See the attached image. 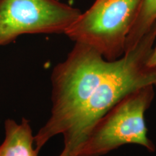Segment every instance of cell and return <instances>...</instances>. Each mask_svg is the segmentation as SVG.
<instances>
[{
  "label": "cell",
  "instance_id": "6da1fadb",
  "mask_svg": "<svg viewBox=\"0 0 156 156\" xmlns=\"http://www.w3.org/2000/svg\"><path fill=\"white\" fill-rule=\"evenodd\" d=\"M155 39L156 23L133 49L113 61L108 73L62 134L64 148L58 156H77L93 126L124 95L144 85L156 86V68L147 65Z\"/></svg>",
  "mask_w": 156,
  "mask_h": 156
},
{
  "label": "cell",
  "instance_id": "7a4b0ae2",
  "mask_svg": "<svg viewBox=\"0 0 156 156\" xmlns=\"http://www.w3.org/2000/svg\"><path fill=\"white\" fill-rule=\"evenodd\" d=\"M112 63L94 48L75 43L67 58L55 66L51 76V116L34 136L38 153L50 139L67 131Z\"/></svg>",
  "mask_w": 156,
  "mask_h": 156
},
{
  "label": "cell",
  "instance_id": "3957f363",
  "mask_svg": "<svg viewBox=\"0 0 156 156\" xmlns=\"http://www.w3.org/2000/svg\"><path fill=\"white\" fill-rule=\"evenodd\" d=\"M154 96L153 85H144L124 95L93 126L77 156H102L128 144L155 152L145 121Z\"/></svg>",
  "mask_w": 156,
  "mask_h": 156
},
{
  "label": "cell",
  "instance_id": "277c9868",
  "mask_svg": "<svg viewBox=\"0 0 156 156\" xmlns=\"http://www.w3.org/2000/svg\"><path fill=\"white\" fill-rule=\"evenodd\" d=\"M140 3L141 0L95 2L64 34L75 43L94 48L108 61H114L124 54L126 38Z\"/></svg>",
  "mask_w": 156,
  "mask_h": 156
},
{
  "label": "cell",
  "instance_id": "5b68a950",
  "mask_svg": "<svg viewBox=\"0 0 156 156\" xmlns=\"http://www.w3.org/2000/svg\"><path fill=\"white\" fill-rule=\"evenodd\" d=\"M81 13L58 0H0V46L23 34H64Z\"/></svg>",
  "mask_w": 156,
  "mask_h": 156
},
{
  "label": "cell",
  "instance_id": "8992f818",
  "mask_svg": "<svg viewBox=\"0 0 156 156\" xmlns=\"http://www.w3.org/2000/svg\"><path fill=\"white\" fill-rule=\"evenodd\" d=\"M5 140L0 145V156H38L28 120L23 118L20 123H17L8 119L5 122Z\"/></svg>",
  "mask_w": 156,
  "mask_h": 156
},
{
  "label": "cell",
  "instance_id": "52a82bcc",
  "mask_svg": "<svg viewBox=\"0 0 156 156\" xmlns=\"http://www.w3.org/2000/svg\"><path fill=\"white\" fill-rule=\"evenodd\" d=\"M155 23L156 0H141L135 20L126 38L124 54L133 49Z\"/></svg>",
  "mask_w": 156,
  "mask_h": 156
},
{
  "label": "cell",
  "instance_id": "ba28073f",
  "mask_svg": "<svg viewBox=\"0 0 156 156\" xmlns=\"http://www.w3.org/2000/svg\"><path fill=\"white\" fill-rule=\"evenodd\" d=\"M147 65L150 67L156 68V45L155 47H153V51H152L151 56L147 61Z\"/></svg>",
  "mask_w": 156,
  "mask_h": 156
},
{
  "label": "cell",
  "instance_id": "9c48e42d",
  "mask_svg": "<svg viewBox=\"0 0 156 156\" xmlns=\"http://www.w3.org/2000/svg\"><path fill=\"white\" fill-rule=\"evenodd\" d=\"M99 1H102V0H95V2H99Z\"/></svg>",
  "mask_w": 156,
  "mask_h": 156
}]
</instances>
